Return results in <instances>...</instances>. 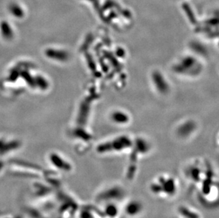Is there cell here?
I'll use <instances>...</instances> for the list:
<instances>
[{
  "mask_svg": "<svg viewBox=\"0 0 219 218\" xmlns=\"http://www.w3.org/2000/svg\"><path fill=\"white\" fill-rule=\"evenodd\" d=\"M143 210V206L140 202L133 201L128 203L125 208V212L130 217H134L141 214Z\"/></svg>",
  "mask_w": 219,
  "mask_h": 218,
  "instance_id": "1",
  "label": "cell"
}]
</instances>
